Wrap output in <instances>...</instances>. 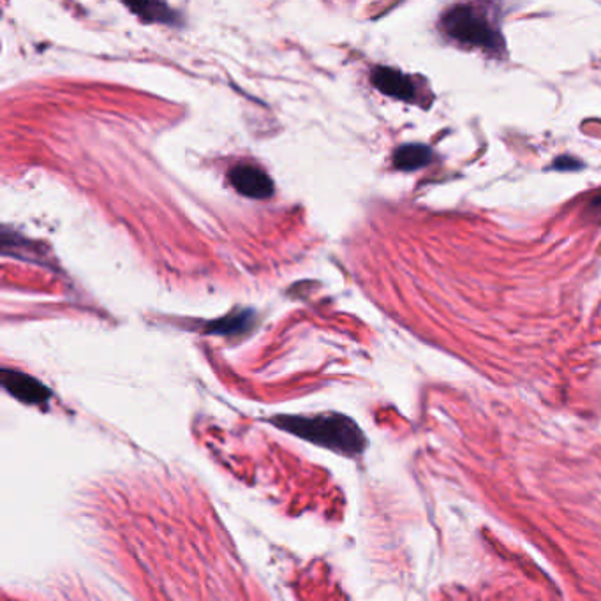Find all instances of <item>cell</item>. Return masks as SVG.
I'll use <instances>...</instances> for the list:
<instances>
[{"label":"cell","instance_id":"52a82bcc","mask_svg":"<svg viewBox=\"0 0 601 601\" xmlns=\"http://www.w3.org/2000/svg\"><path fill=\"white\" fill-rule=\"evenodd\" d=\"M432 161V150L420 143L402 145L394 152V166L401 171L420 170Z\"/></svg>","mask_w":601,"mask_h":601},{"label":"cell","instance_id":"5b68a950","mask_svg":"<svg viewBox=\"0 0 601 601\" xmlns=\"http://www.w3.org/2000/svg\"><path fill=\"white\" fill-rule=\"evenodd\" d=\"M372 85L385 96L413 103L416 99V87L409 76L392 67H376L371 75Z\"/></svg>","mask_w":601,"mask_h":601},{"label":"cell","instance_id":"ba28073f","mask_svg":"<svg viewBox=\"0 0 601 601\" xmlns=\"http://www.w3.org/2000/svg\"><path fill=\"white\" fill-rule=\"evenodd\" d=\"M253 312H235L230 316H224L221 320L208 323L207 334L214 335H240L249 330L253 325Z\"/></svg>","mask_w":601,"mask_h":601},{"label":"cell","instance_id":"7a4b0ae2","mask_svg":"<svg viewBox=\"0 0 601 601\" xmlns=\"http://www.w3.org/2000/svg\"><path fill=\"white\" fill-rule=\"evenodd\" d=\"M441 29L459 45L482 48L492 53H498L503 48V36L490 23L487 15L469 4L453 6L443 13Z\"/></svg>","mask_w":601,"mask_h":601},{"label":"cell","instance_id":"277c9868","mask_svg":"<svg viewBox=\"0 0 601 601\" xmlns=\"http://www.w3.org/2000/svg\"><path fill=\"white\" fill-rule=\"evenodd\" d=\"M228 179L231 186L235 187V191L245 198L267 200L274 196V180L254 164H237L235 168H231Z\"/></svg>","mask_w":601,"mask_h":601},{"label":"cell","instance_id":"3957f363","mask_svg":"<svg viewBox=\"0 0 601 601\" xmlns=\"http://www.w3.org/2000/svg\"><path fill=\"white\" fill-rule=\"evenodd\" d=\"M0 383L9 395H13L16 401L23 402V404L43 408L52 399L50 388L25 372L4 367L0 371Z\"/></svg>","mask_w":601,"mask_h":601},{"label":"cell","instance_id":"9c48e42d","mask_svg":"<svg viewBox=\"0 0 601 601\" xmlns=\"http://www.w3.org/2000/svg\"><path fill=\"white\" fill-rule=\"evenodd\" d=\"M591 207H593L594 210H596V212H598V214L601 216V194L600 196H596V198H594L593 205H591Z\"/></svg>","mask_w":601,"mask_h":601},{"label":"cell","instance_id":"8992f818","mask_svg":"<svg viewBox=\"0 0 601 601\" xmlns=\"http://www.w3.org/2000/svg\"><path fill=\"white\" fill-rule=\"evenodd\" d=\"M126 8L138 16L141 22L163 23V25H177L180 23L179 13L170 8L166 2H127Z\"/></svg>","mask_w":601,"mask_h":601},{"label":"cell","instance_id":"6da1fadb","mask_svg":"<svg viewBox=\"0 0 601 601\" xmlns=\"http://www.w3.org/2000/svg\"><path fill=\"white\" fill-rule=\"evenodd\" d=\"M270 423L297 438L311 441L314 445L325 446L332 452L348 457L364 452L367 445L364 432L357 422L339 413L312 416L277 415Z\"/></svg>","mask_w":601,"mask_h":601}]
</instances>
